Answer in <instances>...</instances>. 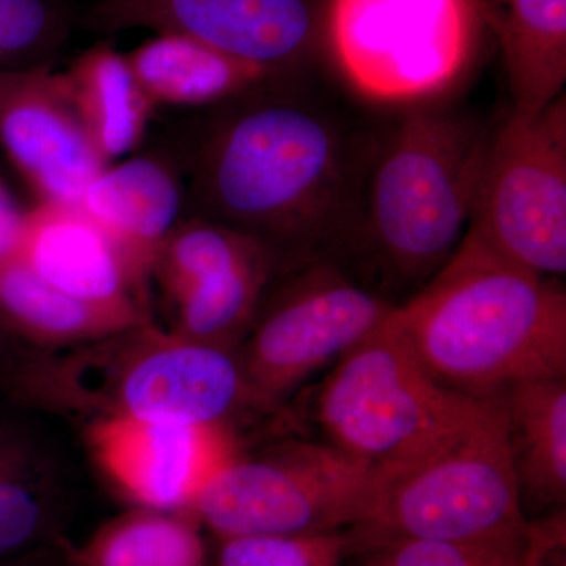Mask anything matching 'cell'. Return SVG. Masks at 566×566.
I'll use <instances>...</instances> for the list:
<instances>
[{"label":"cell","instance_id":"obj_18","mask_svg":"<svg viewBox=\"0 0 566 566\" xmlns=\"http://www.w3.org/2000/svg\"><path fill=\"white\" fill-rule=\"evenodd\" d=\"M153 106H219L273 74L191 36L159 33L126 54Z\"/></svg>","mask_w":566,"mask_h":566},{"label":"cell","instance_id":"obj_3","mask_svg":"<svg viewBox=\"0 0 566 566\" xmlns=\"http://www.w3.org/2000/svg\"><path fill=\"white\" fill-rule=\"evenodd\" d=\"M486 132L433 103L417 104L379 150L344 237L349 277L400 305L434 277L469 223Z\"/></svg>","mask_w":566,"mask_h":566},{"label":"cell","instance_id":"obj_6","mask_svg":"<svg viewBox=\"0 0 566 566\" xmlns=\"http://www.w3.org/2000/svg\"><path fill=\"white\" fill-rule=\"evenodd\" d=\"M376 469L374 509L352 545L469 542L527 526L502 401L424 455Z\"/></svg>","mask_w":566,"mask_h":566},{"label":"cell","instance_id":"obj_21","mask_svg":"<svg viewBox=\"0 0 566 566\" xmlns=\"http://www.w3.org/2000/svg\"><path fill=\"white\" fill-rule=\"evenodd\" d=\"M57 495L59 474L39 439L0 422V558L52 532Z\"/></svg>","mask_w":566,"mask_h":566},{"label":"cell","instance_id":"obj_13","mask_svg":"<svg viewBox=\"0 0 566 566\" xmlns=\"http://www.w3.org/2000/svg\"><path fill=\"white\" fill-rule=\"evenodd\" d=\"M0 145L40 203L80 205L109 166L52 65L0 70Z\"/></svg>","mask_w":566,"mask_h":566},{"label":"cell","instance_id":"obj_12","mask_svg":"<svg viewBox=\"0 0 566 566\" xmlns=\"http://www.w3.org/2000/svg\"><path fill=\"white\" fill-rule=\"evenodd\" d=\"M95 463L118 493L144 509L189 513L203 488L238 457L229 424L95 417L87 427Z\"/></svg>","mask_w":566,"mask_h":566},{"label":"cell","instance_id":"obj_19","mask_svg":"<svg viewBox=\"0 0 566 566\" xmlns=\"http://www.w3.org/2000/svg\"><path fill=\"white\" fill-rule=\"evenodd\" d=\"M521 502L564 506L566 376L521 382L502 398Z\"/></svg>","mask_w":566,"mask_h":566},{"label":"cell","instance_id":"obj_17","mask_svg":"<svg viewBox=\"0 0 566 566\" xmlns=\"http://www.w3.org/2000/svg\"><path fill=\"white\" fill-rule=\"evenodd\" d=\"M0 319L25 345L54 353L106 340L151 316L77 300L13 256L0 263Z\"/></svg>","mask_w":566,"mask_h":566},{"label":"cell","instance_id":"obj_24","mask_svg":"<svg viewBox=\"0 0 566 566\" xmlns=\"http://www.w3.org/2000/svg\"><path fill=\"white\" fill-rule=\"evenodd\" d=\"M71 22L61 0H0V70L52 65Z\"/></svg>","mask_w":566,"mask_h":566},{"label":"cell","instance_id":"obj_10","mask_svg":"<svg viewBox=\"0 0 566 566\" xmlns=\"http://www.w3.org/2000/svg\"><path fill=\"white\" fill-rule=\"evenodd\" d=\"M495 253L547 277L566 274L565 93L486 132L468 227Z\"/></svg>","mask_w":566,"mask_h":566},{"label":"cell","instance_id":"obj_20","mask_svg":"<svg viewBox=\"0 0 566 566\" xmlns=\"http://www.w3.org/2000/svg\"><path fill=\"white\" fill-rule=\"evenodd\" d=\"M62 76L104 161L111 164L139 147L155 106L142 91L126 54L98 41Z\"/></svg>","mask_w":566,"mask_h":566},{"label":"cell","instance_id":"obj_5","mask_svg":"<svg viewBox=\"0 0 566 566\" xmlns=\"http://www.w3.org/2000/svg\"><path fill=\"white\" fill-rule=\"evenodd\" d=\"M392 314L334 364L316 400L326 442L376 468L424 455L499 403L436 381Z\"/></svg>","mask_w":566,"mask_h":566},{"label":"cell","instance_id":"obj_23","mask_svg":"<svg viewBox=\"0 0 566 566\" xmlns=\"http://www.w3.org/2000/svg\"><path fill=\"white\" fill-rule=\"evenodd\" d=\"M367 549L378 554V566H551L564 554L565 516L557 513L543 523H527L516 534L491 538L398 539Z\"/></svg>","mask_w":566,"mask_h":566},{"label":"cell","instance_id":"obj_14","mask_svg":"<svg viewBox=\"0 0 566 566\" xmlns=\"http://www.w3.org/2000/svg\"><path fill=\"white\" fill-rule=\"evenodd\" d=\"M17 256L77 300L150 316V297L140 292L122 253L81 205L39 203L25 211Z\"/></svg>","mask_w":566,"mask_h":566},{"label":"cell","instance_id":"obj_25","mask_svg":"<svg viewBox=\"0 0 566 566\" xmlns=\"http://www.w3.org/2000/svg\"><path fill=\"white\" fill-rule=\"evenodd\" d=\"M352 536L255 535L223 539L218 566H335Z\"/></svg>","mask_w":566,"mask_h":566},{"label":"cell","instance_id":"obj_27","mask_svg":"<svg viewBox=\"0 0 566 566\" xmlns=\"http://www.w3.org/2000/svg\"><path fill=\"white\" fill-rule=\"evenodd\" d=\"M24 218L25 212L0 181V263L18 255Z\"/></svg>","mask_w":566,"mask_h":566},{"label":"cell","instance_id":"obj_2","mask_svg":"<svg viewBox=\"0 0 566 566\" xmlns=\"http://www.w3.org/2000/svg\"><path fill=\"white\" fill-rule=\"evenodd\" d=\"M392 316L436 381L465 397L502 401L521 382L566 376L560 279L517 266L472 230Z\"/></svg>","mask_w":566,"mask_h":566},{"label":"cell","instance_id":"obj_8","mask_svg":"<svg viewBox=\"0 0 566 566\" xmlns=\"http://www.w3.org/2000/svg\"><path fill=\"white\" fill-rule=\"evenodd\" d=\"M482 28L475 0H329L324 18L335 65L354 91L416 106L461 80Z\"/></svg>","mask_w":566,"mask_h":566},{"label":"cell","instance_id":"obj_22","mask_svg":"<svg viewBox=\"0 0 566 566\" xmlns=\"http://www.w3.org/2000/svg\"><path fill=\"white\" fill-rule=\"evenodd\" d=\"M69 566H203L197 520L185 512L132 510L114 517L80 547L65 549Z\"/></svg>","mask_w":566,"mask_h":566},{"label":"cell","instance_id":"obj_9","mask_svg":"<svg viewBox=\"0 0 566 566\" xmlns=\"http://www.w3.org/2000/svg\"><path fill=\"white\" fill-rule=\"evenodd\" d=\"M395 307L323 256L283 271L234 348L253 408L273 409L374 333Z\"/></svg>","mask_w":566,"mask_h":566},{"label":"cell","instance_id":"obj_15","mask_svg":"<svg viewBox=\"0 0 566 566\" xmlns=\"http://www.w3.org/2000/svg\"><path fill=\"white\" fill-rule=\"evenodd\" d=\"M185 202L172 164L158 156H137L107 166L85 189L80 205L122 253L140 292L150 297L156 255L180 221Z\"/></svg>","mask_w":566,"mask_h":566},{"label":"cell","instance_id":"obj_26","mask_svg":"<svg viewBox=\"0 0 566 566\" xmlns=\"http://www.w3.org/2000/svg\"><path fill=\"white\" fill-rule=\"evenodd\" d=\"M48 353L21 342L0 319V387L24 400L46 363Z\"/></svg>","mask_w":566,"mask_h":566},{"label":"cell","instance_id":"obj_4","mask_svg":"<svg viewBox=\"0 0 566 566\" xmlns=\"http://www.w3.org/2000/svg\"><path fill=\"white\" fill-rule=\"evenodd\" d=\"M57 385L61 409L93 419L227 424L253 408L233 349L164 333L151 322L59 357Z\"/></svg>","mask_w":566,"mask_h":566},{"label":"cell","instance_id":"obj_11","mask_svg":"<svg viewBox=\"0 0 566 566\" xmlns=\"http://www.w3.org/2000/svg\"><path fill=\"white\" fill-rule=\"evenodd\" d=\"M81 24L99 35L148 29L191 36L273 76L307 61L319 33L315 0H98Z\"/></svg>","mask_w":566,"mask_h":566},{"label":"cell","instance_id":"obj_7","mask_svg":"<svg viewBox=\"0 0 566 566\" xmlns=\"http://www.w3.org/2000/svg\"><path fill=\"white\" fill-rule=\"evenodd\" d=\"M378 469L322 441L290 439L230 461L189 515L222 539L337 534L370 516Z\"/></svg>","mask_w":566,"mask_h":566},{"label":"cell","instance_id":"obj_28","mask_svg":"<svg viewBox=\"0 0 566 566\" xmlns=\"http://www.w3.org/2000/svg\"><path fill=\"white\" fill-rule=\"evenodd\" d=\"M29 566V565H28ZM31 566H44V565H31Z\"/></svg>","mask_w":566,"mask_h":566},{"label":"cell","instance_id":"obj_1","mask_svg":"<svg viewBox=\"0 0 566 566\" xmlns=\"http://www.w3.org/2000/svg\"><path fill=\"white\" fill-rule=\"evenodd\" d=\"M268 81L219 104L193 153L185 203L191 216L259 238L292 268L344 237L352 182L333 123L268 91Z\"/></svg>","mask_w":566,"mask_h":566},{"label":"cell","instance_id":"obj_16","mask_svg":"<svg viewBox=\"0 0 566 566\" xmlns=\"http://www.w3.org/2000/svg\"><path fill=\"white\" fill-rule=\"evenodd\" d=\"M497 40L512 111L532 115L564 95L566 0H475Z\"/></svg>","mask_w":566,"mask_h":566}]
</instances>
